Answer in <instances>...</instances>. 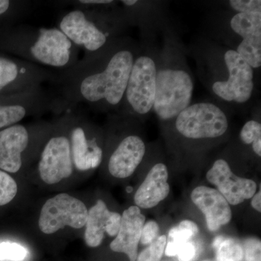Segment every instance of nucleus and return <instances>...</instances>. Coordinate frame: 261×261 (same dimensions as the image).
I'll list each match as a JSON object with an SVG mask.
<instances>
[{"instance_id": "nucleus-29", "label": "nucleus", "mask_w": 261, "mask_h": 261, "mask_svg": "<svg viewBox=\"0 0 261 261\" xmlns=\"http://www.w3.org/2000/svg\"><path fill=\"white\" fill-rule=\"evenodd\" d=\"M160 228L156 221H149L144 224L141 234L140 242L142 245H149L159 236Z\"/></svg>"}, {"instance_id": "nucleus-31", "label": "nucleus", "mask_w": 261, "mask_h": 261, "mask_svg": "<svg viewBox=\"0 0 261 261\" xmlns=\"http://www.w3.org/2000/svg\"><path fill=\"white\" fill-rule=\"evenodd\" d=\"M196 255V249L193 244L187 242L182 244L179 247L177 255L180 261H191Z\"/></svg>"}, {"instance_id": "nucleus-11", "label": "nucleus", "mask_w": 261, "mask_h": 261, "mask_svg": "<svg viewBox=\"0 0 261 261\" xmlns=\"http://www.w3.org/2000/svg\"><path fill=\"white\" fill-rule=\"evenodd\" d=\"M224 61L228 72V80L215 82L213 92L227 102L239 104L248 102L254 89L253 69L233 49L225 53Z\"/></svg>"}, {"instance_id": "nucleus-23", "label": "nucleus", "mask_w": 261, "mask_h": 261, "mask_svg": "<svg viewBox=\"0 0 261 261\" xmlns=\"http://www.w3.org/2000/svg\"><path fill=\"white\" fill-rule=\"evenodd\" d=\"M18 192L16 182L8 173L0 170V206L7 205Z\"/></svg>"}, {"instance_id": "nucleus-15", "label": "nucleus", "mask_w": 261, "mask_h": 261, "mask_svg": "<svg viewBox=\"0 0 261 261\" xmlns=\"http://www.w3.org/2000/svg\"><path fill=\"white\" fill-rule=\"evenodd\" d=\"M235 34L243 39L237 53L253 68L261 65V13H237L230 21Z\"/></svg>"}, {"instance_id": "nucleus-2", "label": "nucleus", "mask_w": 261, "mask_h": 261, "mask_svg": "<svg viewBox=\"0 0 261 261\" xmlns=\"http://www.w3.org/2000/svg\"><path fill=\"white\" fill-rule=\"evenodd\" d=\"M0 45L21 60L48 69H68L79 61L80 49L58 27H11L0 35Z\"/></svg>"}, {"instance_id": "nucleus-19", "label": "nucleus", "mask_w": 261, "mask_h": 261, "mask_svg": "<svg viewBox=\"0 0 261 261\" xmlns=\"http://www.w3.org/2000/svg\"><path fill=\"white\" fill-rule=\"evenodd\" d=\"M121 222V215L111 212L104 201L98 200L96 205L88 211L84 234L86 243L90 247L99 246L102 243L105 233L110 237L118 234Z\"/></svg>"}, {"instance_id": "nucleus-36", "label": "nucleus", "mask_w": 261, "mask_h": 261, "mask_svg": "<svg viewBox=\"0 0 261 261\" xmlns=\"http://www.w3.org/2000/svg\"><path fill=\"white\" fill-rule=\"evenodd\" d=\"M224 238H223V237H218V238H216V240H215L214 242V247L215 248H217L221 242L224 240Z\"/></svg>"}, {"instance_id": "nucleus-13", "label": "nucleus", "mask_w": 261, "mask_h": 261, "mask_svg": "<svg viewBox=\"0 0 261 261\" xmlns=\"http://www.w3.org/2000/svg\"><path fill=\"white\" fill-rule=\"evenodd\" d=\"M40 125L18 124L0 130V168L17 173L23 166V155L31 147L32 133Z\"/></svg>"}, {"instance_id": "nucleus-5", "label": "nucleus", "mask_w": 261, "mask_h": 261, "mask_svg": "<svg viewBox=\"0 0 261 261\" xmlns=\"http://www.w3.org/2000/svg\"><path fill=\"white\" fill-rule=\"evenodd\" d=\"M63 113L68 132L72 160L80 171L97 168L102 161L103 150L96 136L90 135L92 126L77 108Z\"/></svg>"}, {"instance_id": "nucleus-26", "label": "nucleus", "mask_w": 261, "mask_h": 261, "mask_svg": "<svg viewBox=\"0 0 261 261\" xmlns=\"http://www.w3.org/2000/svg\"><path fill=\"white\" fill-rule=\"evenodd\" d=\"M240 139L246 145H250L255 140L261 139V124L251 120L244 125L240 132Z\"/></svg>"}, {"instance_id": "nucleus-16", "label": "nucleus", "mask_w": 261, "mask_h": 261, "mask_svg": "<svg viewBox=\"0 0 261 261\" xmlns=\"http://www.w3.org/2000/svg\"><path fill=\"white\" fill-rule=\"evenodd\" d=\"M191 199L202 214L211 231H216L228 224L231 219V210L224 196L217 190L205 186L194 189Z\"/></svg>"}, {"instance_id": "nucleus-22", "label": "nucleus", "mask_w": 261, "mask_h": 261, "mask_svg": "<svg viewBox=\"0 0 261 261\" xmlns=\"http://www.w3.org/2000/svg\"><path fill=\"white\" fill-rule=\"evenodd\" d=\"M199 231L197 225L190 220H184L176 227L170 230L168 236L170 240L179 244L187 243Z\"/></svg>"}, {"instance_id": "nucleus-17", "label": "nucleus", "mask_w": 261, "mask_h": 261, "mask_svg": "<svg viewBox=\"0 0 261 261\" xmlns=\"http://www.w3.org/2000/svg\"><path fill=\"white\" fill-rule=\"evenodd\" d=\"M145 151V142L139 136L124 137L110 156V173L116 178L129 177L143 160Z\"/></svg>"}, {"instance_id": "nucleus-20", "label": "nucleus", "mask_w": 261, "mask_h": 261, "mask_svg": "<svg viewBox=\"0 0 261 261\" xmlns=\"http://www.w3.org/2000/svg\"><path fill=\"white\" fill-rule=\"evenodd\" d=\"M168 178L166 165L163 163L154 165L136 192L135 202L137 207L152 208L166 199L170 192Z\"/></svg>"}, {"instance_id": "nucleus-35", "label": "nucleus", "mask_w": 261, "mask_h": 261, "mask_svg": "<svg viewBox=\"0 0 261 261\" xmlns=\"http://www.w3.org/2000/svg\"><path fill=\"white\" fill-rule=\"evenodd\" d=\"M121 3L126 8H130V7L135 6L138 2L136 1V0H123V1H121Z\"/></svg>"}, {"instance_id": "nucleus-21", "label": "nucleus", "mask_w": 261, "mask_h": 261, "mask_svg": "<svg viewBox=\"0 0 261 261\" xmlns=\"http://www.w3.org/2000/svg\"><path fill=\"white\" fill-rule=\"evenodd\" d=\"M216 249L217 261H242L244 258L243 245L235 239L224 238Z\"/></svg>"}, {"instance_id": "nucleus-12", "label": "nucleus", "mask_w": 261, "mask_h": 261, "mask_svg": "<svg viewBox=\"0 0 261 261\" xmlns=\"http://www.w3.org/2000/svg\"><path fill=\"white\" fill-rule=\"evenodd\" d=\"M73 163L68 136L57 134L46 142L39 163L40 177L47 185H54L69 177Z\"/></svg>"}, {"instance_id": "nucleus-28", "label": "nucleus", "mask_w": 261, "mask_h": 261, "mask_svg": "<svg viewBox=\"0 0 261 261\" xmlns=\"http://www.w3.org/2000/svg\"><path fill=\"white\" fill-rule=\"evenodd\" d=\"M243 247L244 257L246 261H261V243L257 239H248Z\"/></svg>"}, {"instance_id": "nucleus-7", "label": "nucleus", "mask_w": 261, "mask_h": 261, "mask_svg": "<svg viewBox=\"0 0 261 261\" xmlns=\"http://www.w3.org/2000/svg\"><path fill=\"white\" fill-rule=\"evenodd\" d=\"M228 127L224 111L210 102L195 103L176 117V129L184 137L192 140L221 137Z\"/></svg>"}, {"instance_id": "nucleus-30", "label": "nucleus", "mask_w": 261, "mask_h": 261, "mask_svg": "<svg viewBox=\"0 0 261 261\" xmlns=\"http://www.w3.org/2000/svg\"><path fill=\"white\" fill-rule=\"evenodd\" d=\"M112 0H80L72 1L71 4L74 8H102L114 4Z\"/></svg>"}, {"instance_id": "nucleus-27", "label": "nucleus", "mask_w": 261, "mask_h": 261, "mask_svg": "<svg viewBox=\"0 0 261 261\" xmlns=\"http://www.w3.org/2000/svg\"><path fill=\"white\" fill-rule=\"evenodd\" d=\"M229 5L238 13H261L260 0H231Z\"/></svg>"}, {"instance_id": "nucleus-6", "label": "nucleus", "mask_w": 261, "mask_h": 261, "mask_svg": "<svg viewBox=\"0 0 261 261\" xmlns=\"http://www.w3.org/2000/svg\"><path fill=\"white\" fill-rule=\"evenodd\" d=\"M157 67L152 58H135L122 102L124 111L133 114H147L153 108Z\"/></svg>"}, {"instance_id": "nucleus-10", "label": "nucleus", "mask_w": 261, "mask_h": 261, "mask_svg": "<svg viewBox=\"0 0 261 261\" xmlns=\"http://www.w3.org/2000/svg\"><path fill=\"white\" fill-rule=\"evenodd\" d=\"M88 217V210L82 201L63 193L49 199L43 205L39 226L43 233H56L65 226L84 227Z\"/></svg>"}, {"instance_id": "nucleus-18", "label": "nucleus", "mask_w": 261, "mask_h": 261, "mask_svg": "<svg viewBox=\"0 0 261 261\" xmlns=\"http://www.w3.org/2000/svg\"><path fill=\"white\" fill-rule=\"evenodd\" d=\"M145 224V216L141 213L140 207L130 206L124 211L119 231L110 245L111 250L126 254L130 261L137 260L138 245Z\"/></svg>"}, {"instance_id": "nucleus-4", "label": "nucleus", "mask_w": 261, "mask_h": 261, "mask_svg": "<svg viewBox=\"0 0 261 261\" xmlns=\"http://www.w3.org/2000/svg\"><path fill=\"white\" fill-rule=\"evenodd\" d=\"M193 92V80L185 70L173 68L158 70L152 108L160 119H173L190 106Z\"/></svg>"}, {"instance_id": "nucleus-1", "label": "nucleus", "mask_w": 261, "mask_h": 261, "mask_svg": "<svg viewBox=\"0 0 261 261\" xmlns=\"http://www.w3.org/2000/svg\"><path fill=\"white\" fill-rule=\"evenodd\" d=\"M136 57L126 41L111 43L102 51L84 55L70 68L56 70L50 84L55 114L85 105L94 111L121 107Z\"/></svg>"}, {"instance_id": "nucleus-14", "label": "nucleus", "mask_w": 261, "mask_h": 261, "mask_svg": "<svg viewBox=\"0 0 261 261\" xmlns=\"http://www.w3.org/2000/svg\"><path fill=\"white\" fill-rule=\"evenodd\" d=\"M207 181L217 187L228 204L237 205L252 198L257 190L255 181L233 174L229 165L222 159L217 160L206 174Z\"/></svg>"}, {"instance_id": "nucleus-24", "label": "nucleus", "mask_w": 261, "mask_h": 261, "mask_svg": "<svg viewBox=\"0 0 261 261\" xmlns=\"http://www.w3.org/2000/svg\"><path fill=\"white\" fill-rule=\"evenodd\" d=\"M167 238L165 235L159 237L149 246L145 249L139 256L137 261H160L162 258L166 249Z\"/></svg>"}, {"instance_id": "nucleus-33", "label": "nucleus", "mask_w": 261, "mask_h": 261, "mask_svg": "<svg viewBox=\"0 0 261 261\" xmlns=\"http://www.w3.org/2000/svg\"><path fill=\"white\" fill-rule=\"evenodd\" d=\"M251 205L255 211L261 212V191L257 192L252 197Z\"/></svg>"}, {"instance_id": "nucleus-25", "label": "nucleus", "mask_w": 261, "mask_h": 261, "mask_svg": "<svg viewBox=\"0 0 261 261\" xmlns=\"http://www.w3.org/2000/svg\"><path fill=\"white\" fill-rule=\"evenodd\" d=\"M27 253V249L18 243H0V260L21 261Z\"/></svg>"}, {"instance_id": "nucleus-8", "label": "nucleus", "mask_w": 261, "mask_h": 261, "mask_svg": "<svg viewBox=\"0 0 261 261\" xmlns=\"http://www.w3.org/2000/svg\"><path fill=\"white\" fill-rule=\"evenodd\" d=\"M54 103L53 92L43 86L0 97V130L18 124L28 117L53 112Z\"/></svg>"}, {"instance_id": "nucleus-9", "label": "nucleus", "mask_w": 261, "mask_h": 261, "mask_svg": "<svg viewBox=\"0 0 261 261\" xmlns=\"http://www.w3.org/2000/svg\"><path fill=\"white\" fill-rule=\"evenodd\" d=\"M56 70L21 59L0 56V97L21 93L50 83Z\"/></svg>"}, {"instance_id": "nucleus-37", "label": "nucleus", "mask_w": 261, "mask_h": 261, "mask_svg": "<svg viewBox=\"0 0 261 261\" xmlns=\"http://www.w3.org/2000/svg\"><path fill=\"white\" fill-rule=\"evenodd\" d=\"M132 191H133V188H132V187H127V188H126L127 192H128V193H130V192H132Z\"/></svg>"}, {"instance_id": "nucleus-3", "label": "nucleus", "mask_w": 261, "mask_h": 261, "mask_svg": "<svg viewBox=\"0 0 261 261\" xmlns=\"http://www.w3.org/2000/svg\"><path fill=\"white\" fill-rule=\"evenodd\" d=\"M123 17L102 8H74L59 16L58 28L85 55L102 51L116 41Z\"/></svg>"}, {"instance_id": "nucleus-32", "label": "nucleus", "mask_w": 261, "mask_h": 261, "mask_svg": "<svg viewBox=\"0 0 261 261\" xmlns=\"http://www.w3.org/2000/svg\"><path fill=\"white\" fill-rule=\"evenodd\" d=\"M184 244V243H183ZM182 244L176 243V242L171 241L170 240L166 245V249H165V252L167 256L171 257L175 256L177 255L179 247L181 246Z\"/></svg>"}, {"instance_id": "nucleus-34", "label": "nucleus", "mask_w": 261, "mask_h": 261, "mask_svg": "<svg viewBox=\"0 0 261 261\" xmlns=\"http://www.w3.org/2000/svg\"><path fill=\"white\" fill-rule=\"evenodd\" d=\"M252 149H253L255 153L258 155L259 157L261 156V139L255 140V142H252Z\"/></svg>"}]
</instances>
